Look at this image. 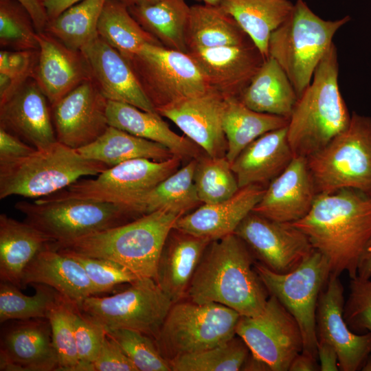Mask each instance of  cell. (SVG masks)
Masks as SVG:
<instances>
[{"mask_svg":"<svg viewBox=\"0 0 371 371\" xmlns=\"http://www.w3.org/2000/svg\"><path fill=\"white\" fill-rule=\"evenodd\" d=\"M291 224L326 258L330 274L353 278L371 248V196L351 188L319 194L309 212Z\"/></svg>","mask_w":371,"mask_h":371,"instance_id":"obj_1","label":"cell"},{"mask_svg":"<svg viewBox=\"0 0 371 371\" xmlns=\"http://www.w3.org/2000/svg\"><path fill=\"white\" fill-rule=\"evenodd\" d=\"M256 259L235 234L211 241L196 269L187 300L218 303L240 316L254 317L264 309L269 293L254 268Z\"/></svg>","mask_w":371,"mask_h":371,"instance_id":"obj_2","label":"cell"},{"mask_svg":"<svg viewBox=\"0 0 371 371\" xmlns=\"http://www.w3.org/2000/svg\"><path fill=\"white\" fill-rule=\"evenodd\" d=\"M179 217L158 210L70 241L52 242L51 246L66 254L110 260L139 278L155 280L161 251Z\"/></svg>","mask_w":371,"mask_h":371,"instance_id":"obj_3","label":"cell"},{"mask_svg":"<svg viewBox=\"0 0 371 371\" xmlns=\"http://www.w3.org/2000/svg\"><path fill=\"white\" fill-rule=\"evenodd\" d=\"M338 75L333 43L289 119L287 137L295 157L307 158L317 153L348 126L351 115L340 92Z\"/></svg>","mask_w":371,"mask_h":371,"instance_id":"obj_4","label":"cell"},{"mask_svg":"<svg viewBox=\"0 0 371 371\" xmlns=\"http://www.w3.org/2000/svg\"><path fill=\"white\" fill-rule=\"evenodd\" d=\"M350 20L348 16L324 20L304 0H297L288 18L271 33L268 56L284 71L298 98L310 85L317 67L333 43L335 33Z\"/></svg>","mask_w":371,"mask_h":371,"instance_id":"obj_5","label":"cell"},{"mask_svg":"<svg viewBox=\"0 0 371 371\" xmlns=\"http://www.w3.org/2000/svg\"><path fill=\"white\" fill-rule=\"evenodd\" d=\"M109 168L56 142L27 156L0 163V199L12 195L40 199Z\"/></svg>","mask_w":371,"mask_h":371,"instance_id":"obj_6","label":"cell"},{"mask_svg":"<svg viewBox=\"0 0 371 371\" xmlns=\"http://www.w3.org/2000/svg\"><path fill=\"white\" fill-rule=\"evenodd\" d=\"M306 160L317 194L351 188L371 196V117L353 112L348 126Z\"/></svg>","mask_w":371,"mask_h":371,"instance_id":"obj_7","label":"cell"},{"mask_svg":"<svg viewBox=\"0 0 371 371\" xmlns=\"http://www.w3.org/2000/svg\"><path fill=\"white\" fill-rule=\"evenodd\" d=\"M240 315L218 303H173L155 339L161 355L170 360L219 346L236 335Z\"/></svg>","mask_w":371,"mask_h":371,"instance_id":"obj_8","label":"cell"},{"mask_svg":"<svg viewBox=\"0 0 371 371\" xmlns=\"http://www.w3.org/2000/svg\"><path fill=\"white\" fill-rule=\"evenodd\" d=\"M14 207L25 216V222L54 243L70 241L142 216L119 204L88 199H36L19 201Z\"/></svg>","mask_w":371,"mask_h":371,"instance_id":"obj_9","label":"cell"},{"mask_svg":"<svg viewBox=\"0 0 371 371\" xmlns=\"http://www.w3.org/2000/svg\"><path fill=\"white\" fill-rule=\"evenodd\" d=\"M181 160L177 156L161 161L147 159L130 160L106 169L95 179L78 180L58 192L37 199L100 201L119 204L144 215L139 209L142 199L177 170Z\"/></svg>","mask_w":371,"mask_h":371,"instance_id":"obj_10","label":"cell"},{"mask_svg":"<svg viewBox=\"0 0 371 371\" xmlns=\"http://www.w3.org/2000/svg\"><path fill=\"white\" fill-rule=\"evenodd\" d=\"M128 62L155 109L213 89L188 52L148 43Z\"/></svg>","mask_w":371,"mask_h":371,"instance_id":"obj_11","label":"cell"},{"mask_svg":"<svg viewBox=\"0 0 371 371\" xmlns=\"http://www.w3.org/2000/svg\"><path fill=\"white\" fill-rule=\"evenodd\" d=\"M254 268L269 295L274 296L297 321L303 339L302 352L317 359V304L330 276L326 258L314 249L287 273H275L257 261Z\"/></svg>","mask_w":371,"mask_h":371,"instance_id":"obj_12","label":"cell"},{"mask_svg":"<svg viewBox=\"0 0 371 371\" xmlns=\"http://www.w3.org/2000/svg\"><path fill=\"white\" fill-rule=\"evenodd\" d=\"M129 284L111 296L88 297L79 308L106 332L128 328L155 339L173 303L153 278H141Z\"/></svg>","mask_w":371,"mask_h":371,"instance_id":"obj_13","label":"cell"},{"mask_svg":"<svg viewBox=\"0 0 371 371\" xmlns=\"http://www.w3.org/2000/svg\"><path fill=\"white\" fill-rule=\"evenodd\" d=\"M236 333L251 355L264 363L269 371H289L293 359L303 350L297 321L273 295L258 315L240 316Z\"/></svg>","mask_w":371,"mask_h":371,"instance_id":"obj_14","label":"cell"},{"mask_svg":"<svg viewBox=\"0 0 371 371\" xmlns=\"http://www.w3.org/2000/svg\"><path fill=\"white\" fill-rule=\"evenodd\" d=\"M234 234L257 262L280 274L293 271L314 249L307 236L291 223L273 221L252 211Z\"/></svg>","mask_w":371,"mask_h":371,"instance_id":"obj_15","label":"cell"},{"mask_svg":"<svg viewBox=\"0 0 371 371\" xmlns=\"http://www.w3.org/2000/svg\"><path fill=\"white\" fill-rule=\"evenodd\" d=\"M107 104L92 79L76 87L51 106L57 141L76 150L93 142L109 127Z\"/></svg>","mask_w":371,"mask_h":371,"instance_id":"obj_16","label":"cell"},{"mask_svg":"<svg viewBox=\"0 0 371 371\" xmlns=\"http://www.w3.org/2000/svg\"><path fill=\"white\" fill-rule=\"evenodd\" d=\"M344 286L339 276L330 274L317 301V339L325 340L335 348L340 370L357 371L371 356V333H353L344 319Z\"/></svg>","mask_w":371,"mask_h":371,"instance_id":"obj_17","label":"cell"},{"mask_svg":"<svg viewBox=\"0 0 371 371\" xmlns=\"http://www.w3.org/2000/svg\"><path fill=\"white\" fill-rule=\"evenodd\" d=\"M225 97L211 89L156 109L172 121L192 142L210 157H225L227 140L223 129Z\"/></svg>","mask_w":371,"mask_h":371,"instance_id":"obj_18","label":"cell"},{"mask_svg":"<svg viewBox=\"0 0 371 371\" xmlns=\"http://www.w3.org/2000/svg\"><path fill=\"white\" fill-rule=\"evenodd\" d=\"M0 370H58L59 361L47 318L16 319L1 334Z\"/></svg>","mask_w":371,"mask_h":371,"instance_id":"obj_19","label":"cell"},{"mask_svg":"<svg viewBox=\"0 0 371 371\" xmlns=\"http://www.w3.org/2000/svg\"><path fill=\"white\" fill-rule=\"evenodd\" d=\"M188 53L209 85L225 98H239L267 58L251 41Z\"/></svg>","mask_w":371,"mask_h":371,"instance_id":"obj_20","label":"cell"},{"mask_svg":"<svg viewBox=\"0 0 371 371\" xmlns=\"http://www.w3.org/2000/svg\"><path fill=\"white\" fill-rule=\"evenodd\" d=\"M0 128L36 149L58 142L51 105L33 78L0 104Z\"/></svg>","mask_w":371,"mask_h":371,"instance_id":"obj_21","label":"cell"},{"mask_svg":"<svg viewBox=\"0 0 371 371\" xmlns=\"http://www.w3.org/2000/svg\"><path fill=\"white\" fill-rule=\"evenodd\" d=\"M317 195L306 158L295 157L266 187L252 212L273 221L293 223L309 212Z\"/></svg>","mask_w":371,"mask_h":371,"instance_id":"obj_22","label":"cell"},{"mask_svg":"<svg viewBox=\"0 0 371 371\" xmlns=\"http://www.w3.org/2000/svg\"><path fill=\"white\" fill-rule=\"evenodd\" d=\"M38 56L32 78L51 106L76 87L92 79L81 51L71 49L49 34L37 33Z\"/></svg>","mask_w":371,"mask_h":371,"instance_id":"obj_23","label":"cell"},{"mask_svg":"<svg viewBox=\"0 0 371 371\" xmlns=\"http://www.w3.org/2000/svg\"><path fill=\"white\" fill-rule=\"evenodd\" d=\"M81 52L89 67L92 80L108 100L157 113L129 63L116 49L98 36Z\"/></svg>","mask_w":371,"mask_h":371,"instance_id":"obj_24","label":"cell"},{"mask_svg":"<svg viewBox=\"0 0 371 371\" xmlns=\"http://www.w3.org/2000/svg\"><path fill=\"white\" fill-rule=\"evenodd\" d=\"M266 187L251 185L241 188L229 199L212 204H201L180 216L173 228L210 240L234 234L236 229L261 199Z\"/></svg>","mask_w":371,"mask_h":371,"instance_id":"obj_25","label":"cell"},{"mask_svg":"<svg viewBox=\"0 0 371 371\" xmlns=\"http://www.w3.org/2000/svg\"><path fill=\"white\" fill-rule=\"evenodd\" d=\"M211 241L175 229L161 251L155 280L172 303L186 297L190 282Z\"/></svg>","mask_w":371,"mask_h":371,"instance_id":"obj_26","label":"cell"},{"mask_svg":"<svg viewBox=\"0 0 371 371\" xmlns=\"http://www.w3.org/2000/svg\"><path fill=\"white\" fill-rule=\"evenodd\" d=\"M287 126L260 136L231 163L240 188L251 185L267 187L289 165L295 156L288 140Z\"/></svg>","mask_w":371,"mask_h":371,"instance_id":"obj_27","label":"cell"},{"mask_svg":"<svg viewBox=\"0 0 371 371\" xmlns=\"http://www.w3.org/2000/svg\"><path fill=\"white\" fill-rule=\"evenodd\" d=\"M33 284L49 286L78 305L87 297L98 295L83 267L72 256L54 249L51 243L23 271L21 289Z\"/></svg>","mask_w":371,"mask_h":371,"instance_id":"obj_28","label":"cell"},{"mask_svg":"<svg viewBox=\"0 0 371 371\" xmlns=\"http://www.w3.org/2000/svg\"><path fill=\"white\" fill-rule=\"evenodd\" d=\"M106 115L109 126L159 143L181 159H197L205 153L189 138L175 133L157 113L145 111L124 102L108 100Z\"/></svg>","mask_w":371,"mask_h":371,"instance_id":"obj_29","label":"cell"},{"mask_svg":"<svg viewBox=\"0 0 371 371\" xmlns=\"http://www.w3.org/2000/svg\"><path fill=\"white\" fill-rule=\"evenodd\" d=\"M53 242L26 222L0 214V279L21 289L23 271Z\"/></svg>","mask_w":371,"mask_h":371,"instance_id":"obj_30","label":"cell"},{"mask_svg":"<svg viewBox=\"0 0 371 371\" xmlns=\"http://www.w3.org/2000/svg\"><path fill=\"white\" fill-rule=\"evenodd\" d=\"M238 98L254 111L289 119L298 97L284 71L268 56Z\"/></svg>","mask_w":371,"mask_h":371,"instance_id":"obj_31","label":"cell"},{"mask_svg":"<svg viewBox=\"0 0 371 371\" xmlns=\"http://www.w3.org/2000/svg\"><path fill=\"white\" fill-rule=\"evenodd\" d=\"M250 38L220 5L204 3L190 6L186 30L188 51L238 45Z\"/></svg>","mask_w":371,"mask_h":371,"instance_id":"obj_32","label":"cell"},{"mask_svg":"<svg viewBox=\"0 0 371 371\" xmlns=\"http://www.w3.org/2000/svg\"><path fill=\"white\" fill-rule=\"evenodd\" d=\"M293 5L289 0H223L220 4L265 57L271 33L288 18Z\"/></svg>","mask_w":371,"mask_h":371,"instance_id":"obj_33","label":"cell"},{"mask_svg":"<svg viewBox=\"0 0 371 371\" xmlns=\"http://www.w3.org/2000/svg\"><path fill=\"white\" fill-rule=\"evenodd\" d=\"M76 150L84 157L101 162L109 168L133 159L161 161L175 156L159 143L111 126L93 142Z\"/></svg>","mask_w":371,"mask_h":371,"instance_id":"obj_34","label":"cell"},{"mask_svg":"<svg viewBox=\"0 0 371 371\" xmlns=\"http://www.w3.org/2000/svg\"><path fill=\"white\" fill-rule=\"evenodd\" d=\"M128 7L139 25L163 46L188 52L186 30L190 6L186 0H158Z\"/></svg>","mask_w":371,"mask_h":371,"instance_id":"obj_35","label":"cell"},{"mask_svg":"<svg viewBox=\"0 0 371 371\" xmlns=\"http://www.w3.org/2000/svg\"><path fill=\"white\" fill-rule=\"evenodd\" d=\"M288 124L289 119L254 111L238 98H225L223 129L227 144L226 158L232 163L256 139Z\"/></svg>","mask_w":371,"mask_h":371,"instance_id":"obj_36","label":"cell"},{"mask_svg":"<svg viewBox=\"0 0 371 371\" xmlns=\"http://www.w3.org/2000/svg\"><path fill=\"white\" fill-rule=\"evenodd\" d=\"M97 30L98 36L127 60L145 44L161 45L135 19L128 5L117 0H106Z\"/></svg>","mask_w":371,"mask_h":371,"instance_id":"obj_37","label":"cell"},{"mask_svg":"<svg viewBox=\"0 0 371 371\" xmlns=\"http://www.w3.org/2000/svg\"><path fill=\"white\" fill-rule=\"evenodd\" d=\"M196 164V159L190 160L151 189L140 201L139 212L145 214L162 210L181 216L200 206L194 183Z\"/></svg>","mask_w":371,"mask_h":371,"instance_id":"obj_38","label":"cell"},{"mask_svg":"<svg viewBox=\"0 0 371 371\" xmlns=\"http://www.w3.org/2000/svg\"><path fill=\"white\" fill-rule=\"evenodd\" d=\"M106 0H83L49 21L44 32L67 47L81 49L98 36V22Z\"/></svg>","mask_w":371,"mask_h":371,"instance_id":"obj_39","label":"cell"},{"mask_svg":"<svg viewBox=\"0 0 371 371\" xmlns=\"http://www.w3.org/2000/svg\"><path fill=\"white\" fill-rule=\"evenodd\" d=\"M251 354L240 337H234L219 346L186 354L170 360L172 371L243 370Z\"/></svg>","mask_w":371,"mask_h":371,"instance_id":"obj_40","label":"cell"},{"mask_svg":"<svg viewBox=\"0 0 371 371\" xmlns=\"http://www.w3.org/2000/svg\"><path fill=\"white\" fill-rule=\"evenodd\" d=\"M35 293H22L20 289L5 281L0 282V323L10 320L47 318L60 293L43 284H32Z\"/></svg>","mask_w":371,"mask_h":371,"instance_id":"obj_41","label":"cell"},{"mask_svg":"<svg viewBox=\"0 0 371 371\" xmlns=\"http://www.w3.org/2000/svg\"><path fill=\"white\" fill-rule=\"evenodd\" d=\"M194 183L202 204L225 201L240 189L226 157H214L205 153L196 159Z\"/></svg>","mask_w":371,"mask_h":371,"instance_id":"obj_42","label":"cell"},{"mask_svg":"<svg viewBox=\"0 0 371 371\" xmlns=\"http://www.w3.org/2000/svg\"><path fill=\"white\" fill-rule=\"evenodd\" d=\"M77 305L60 294L47 315L58 357V370L76 371L79 364L74 326V314Z\"/></svg>","mask_w":371,"mask_h":371,"instance_id":"obj_43","label":"cell"},{"mask_svg":"<svg viewBox=\"0 0 371 371\" xmlns=\"http://www.w3.org/2000/svg\"><path fill=\"white\" fill-rule=\"evenodd\" d=\"M37 32L27 10L16 0H0V46L8 50H38Z\"/></svg>","mask_w":371,"mask_h":371,"instance_id":"obj_44","label":"cell"},{"mask_svg":"<svg viewBox=\"0 0 371 371\" xmlns=\"http://www.w3.org/2000/svg\"><path fill=\"white\" fill-rule=\"evenodd\" d=\"M118 344L137 371H172L155 339L140 331L120 328L106 332Z\"/></svg>","mask_w":371,"mask_h":371,"instance_id":"obj_45","label":"cell"},{"mask_svg":"<svg viewBox=\"0 0 371 371\" xmlns=\"http://www.w3.org/2000/svg\"><path fill=\"white\" fill-rule=\"evenodd\" d=\"M38 50L0 52V101L12 96L30 78L38 60Z\"/></svg>","mask_w":371,"mask_h":371,"instance_id":"obj_46","label":"cell"},{"mask_svg":"<svg viewBox=\"0 0 371 371\" xmlns=\"http://www.w3.org/2000/svg\"><path fill=\"white\" fill-rule=\"evenodd\" d=\"M350 293L344 302L343 316L348 328L356 334L371 333V278H350ZM361 370L371 371V356Z\"/></svg>","mask_w":371,"mask_h":371,"instance_id":"obj_47","label":"cell"},{"mask_svg":"<svg viewBox=\"0 0 371 371\" xmlns=\"http://www.w3.org/2000/svg\"><path fill=\"white\" fill-rule=\"evenodd\" d=\"M67 254L72 256L83 267L98 294L109 291L119 284H131L141 278L126 267L110 260Z\"/></svg>","mask_w":371,"mask_h":371,"instance_id":"obj_48","label":"cell"},{"mask_svg":"<svg viewBox=\"0 0 371 371\" xmlns=\"http://www.w3.org/2000/svg\"><path fill=\"white\" fill-rule=\"evenodd\" d=\"M74 326L79 359L76 370L92 371L91 365L98 355L106 331L85 316L78 304L74 311Z\"/></svg>","mask_w":371,"mask_h":371,"instance_id":"obj_49","label":"cell"},{"mask_svg":"<svg viewBox=\"0 0 371 371\" xmlns=\"http://www.w3.org/2000/svg\"><path fill=\"white\" fill-rule=\"evenodd\" d=\"M92 371H137L115 340L107 333Z\"/></svg>","mask_w":371,"mask_h":371,"instance_id":"obj_50","label":"cell"},{"mask_svg":"<svg viewBox=\"0 0 371 371\" xmlns=\"http://www.w3.org/2000/svg\"><path fill=\"white\" fill-rule=\"evenodd\" d=\"M35 150L33 146L0 128V163L22 158Z\"/></svg>","mask_w":371,"mask_h":371,"instance_id":"obj_51","label":"cell"},{"mask_svg":"<svg viewBox=\"0 0 371 371\" xmlns=\"http://www.w3.org/2000/svg\"><path fill=\"white\" fill-rule=\"evenodd\" d=\"M29 13L38 33L45 31L49 22L44 0H16Z\"/></svg>","mask_w":371,"mask_h":371,"instance_id":"obj_52","label":"cell"},{"mask_svg":"<svg viewBox=\"0 0 371 371\" xmlns=\"http://www.w3.org/2000/svg\"><path fill=\"white\" fill-rule=\"evenodd\" d=\"M317 352L320 370L337 371L339 370L337 351L330 344L323 339H317Z\"/></svg>","mask_w":371,"mask_h":371,"instance_id":"obj_53","label":"cell"},{"mask_svg":"<svg viewBox=\"0 0 371 371\" xmlns=\"http://www.w3.org/2000/svg\"><path fill=\"white\" fill-rule=\"evenodd\" d=\"M317 359L304 352L299 353L292 361L289 371L320 370Z\"/></svg>","mask_w":371,"mask_h":371,"instance_id":"obj_54","label":"cell"},{"mask_svg":"<svg viewBox=\"0 0 371 371\" xmlns=\"http://www.w3.org/2000/svg\"><path fill=\"white\" fill-rule=\"evenodd\" d=\"M49 21L60 15L65 10L83 0H44Z\"/></svg>","mask_w":371,"mask_h":371,"instance_id":"obj_55","label":"cell"},{"mask_svg":"<svg viewBox=\"0 0 371 371\" xmlns=\"http://www.w3.org/2000/svg\"><path fill=\"white\" fill-rule=\"evenodd\" d=\"M357 276L364 279L371 278V248L361 262Z\"/></svg>","mask_w":371,"mask_h":371,"instance_id":"obj_56","label":"cell"},{"mask_svg":"<svg viewBox=\"0 0 371 371\" xmlns=\"http://www.w3.org/2000/svg\"><path fill=\"white\" fill-rule=\"evenodd\" d=\"M121 2H123L128 5H133V4H137V3H153L155 1H157L158 0H117Z\"/></svg>","mask_w":371,"mask_h":371,"instance_id":"obj_57","label":"cell"},{"mask_svg":"<svg viewBox=\"0 0 371 371\" xmlns=\"http://www.w3.org/2000/svg\"><path fill=\"white\" fill-rule=\"evenodd\" d=\"M201 3L211 5H220L223 0H195Z\"/></svg>","mask_w":371,"mask_h":371,"instance_id":"obj_58","label":"cell"}]
</instances>
